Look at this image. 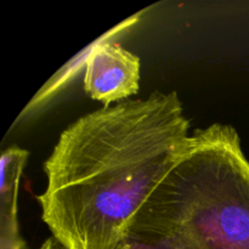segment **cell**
<instances>
[{
  "label": "cell",
  "instance_id": "5b68a950",
  "mask_svg": "<svg viewBox=\"0 0 249 249\" xmlns=\"http://www.w3.org/2000/svg\"><path fill=\"white\" fill-rule=\"evenodd\" d=\"M39 249H63V248L61 247V245L55 240V238L51 237L49 238V240H46L45 242L43 243V246H41Z\"/></svg>",
  "mask_w": 249,
  "mask_h": 249
},
{
  "label": "cell",
  "instance_id": "6da1fadb",
  "mask_svg": "<svg viewBox=\"0 0 249 249\" xmlns=\"http://www.w3.org/2000/svg\"><path fill=\"white\" fill-rule=\"evenodd\" d=\"M177 91L80 117L44 163L41 219L63 249H128L122 231L189 140Z\"/></svg>",
  "mask_w": 249,
  "mask_h": 249
},
{
  "label": "cell",
  "instance_id": "277c9868",
  "mask_svg": "<svg viewBox=\"0 0 249 249\" xmlns=\"http://www.w3.org/2000/svg\"><path fill=\"white\" fill-rule=\"evenodd\" d=\"M29 152L10 146L1 152L0 181V249H26V241L19 232L18 189Z\"/></svg>",
  "mask_w": 249,
  "mask_h": 249
},
{
  "label": "cell",
  "instance_id": "3957f363",
  "mask_svg": "<svg viewBox=\"0 0 249 249\" xmlns=\"http://www.w3.org/2000/svg\"><path fill=\"white\" fill-rule=\"evenodd\" d=\"M140 58L116 41L105 40L89 51L84 90L92 100L111 106L136 95L140 89Z\"/></svg>",
  "mask_w": 249,
  "mask_h": 249
},
{
  "label": "cell",
  "instance_id": "7a4b0ae2",
  "mask_svg": "<svg viewBox=\"0 0 249 249\" xmlns=\"http://www.w3.org/2000/svg\"><path fill=\"white\" fill-rule=\"evenodd\" d=\"M122 235L128 249H249V160L236 129L195 131Z\"/></svg>",
  "mask_w": 249,
  "mask_h": 249
}]
</instances>
